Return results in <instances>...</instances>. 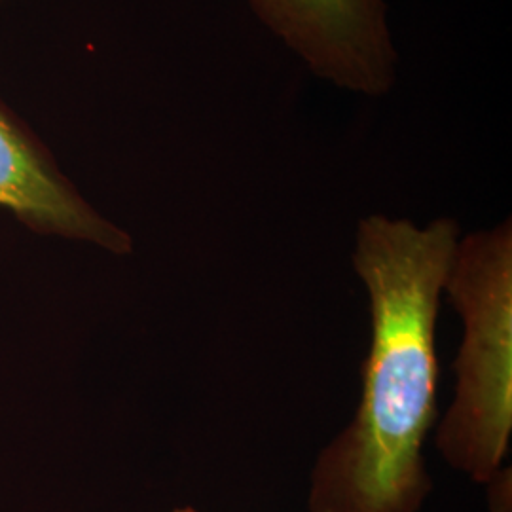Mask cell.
<instances>
[{
	"mask_svg": "<svg viewBox=\"0 0 512 512\" xmlns=\"http://www.w3.org/2000/svg\"><path fill=\"white\" fill-rule=\"evenodd\" d=\"M255 18L319 80L384 97L399 78L387 0H245Z\"/></svg>",
	"mask_w": 512,
	"mask_h": 512,
	"instance_id": "cell-3",
	"label": "cell"
},
{
	"mask_svg": "<svg viewBox=\"0 0 512 512\" xmlns=\"http://www.w3.org/2000/svg\"><path fill=\"white\" fill-rule=\"evenodd\" d=\"M0 2H6V0H0Z\"/></svg>",
	"mask_w": 512,
	"mask_h": 512,
	"instance_id": "cell-6",
	"label": "cell"
},
{
	"mask_svg": "<svg viewBox=\"0 0 512 512\" xmlns=\"http://www.w3.org/2000/svg\"><path fill=\"white\" fill-rule=\"evenodd\" d=\"M444 291L463 319L456 397L437 433L444 459L480 484L501 473L512 433V226L459 239Z\"/></svg>",
	"mask_w": 512,
	"mask_h": 512,
	"instance_id": "cell-2",
	"label": "cell"
},
{
	"mask_svg": "<svg viewBox=\"0 0 512 512\" xmlns=\"http://www.w3.org/2000/svg\"><path fill=\"white\" fill-rule=\"evenodd\" d=\"M456 220L359 222L353 268L370 300V349L357 414L321 452L311 512H418L431 492L423 442L437 418V319Z\"/></svg>",
	"mask_w": 512,
	"mask_h": 512,
	"instance_id": "cell-1",
	"label": "cell"
},
{
	"mask_svg": "<svg viewBox=\"0 0 512 512\" xmlns=\"http://www.w3.org/2000/svg\"><path fill=\"white\" fill-rule=\"evenodd\" d=\"M173 512H198L196 509H192V507H183V509H175Z\"/></svg>",
	"mask_w": 512,
	"mask_h": 512,
	"instance_id": "cell-5",
	"label": "cell"
},
{
	"mask_svg": "<svg viewBox=\"0 0 512 512\" xmlns=\"http://www.w3.org/2000/svg\"><path fill=\"white\" fill-rule=\"evenodd\" d=\"M0 211L29 232L86 243L110 255L133 251V238L101 215L61 171L52 152L0 101Z\"/></svg>",
	"mask_w": 512,
	"mask_h": 512,
	"instance_id": "cell-4",
	"label": "cell"
}]
</instances>
